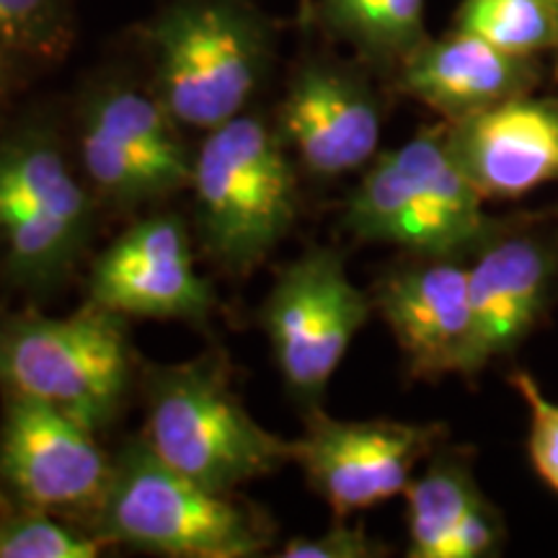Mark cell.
<instances>
[{"mask_svg": "<svg viewBox=\"0 0 558 558\" xmlns=\"http://www.w3.org/2000/svg\"><path fill=\"white\" fill-rule=\"evenodd\" d=\"M190 186L202 246L233 277L262 267L298 220L295 158L279 130L248 111L205 132Z\"/></svg>", "mask_w": 558, "mask_h": 558, "instance_id": "obj_1", "label": "cell"}, {"mask_svg": "<svg viewBox=\"0 0 558 558\" xmlns=\"http://www.w3.org/2000/svg\"><path fill=\"white\" fill-rule=\"evenodd\" d=\"M143 439L173 471L222 494L292 463L290 439L256 422L220 354L150 369Z\"/></svg>", "mask_w": 558, "mask_h": 558, "instance_id": "obj_2", "label": "cell"}, {"mask_svg": "<svg viewBox=\"0 0 558 558\" xmlns=\"http://www.w3.org/2000/svg\"><path fill=\"white\" fill-rule=\"evenodd\" d=\"M153 94L181 128L243 114L271 62L267 21L248 0H173L148 26Z\"/></svg>", "mask_w": 558, "mask_h": 558, "instance_id": "obj_3", "label": "cell"}, {"mask_svg": "<svg viewBox=\"0 0 558 558\" xmlns=\"http://www.w3.org/2000/svg\"><path fill=\"white\" fill-rule=\"evenodd\" d=\"M484 202L452 156L442 122L373 158L349 192L341 226L357 241L458 259L492 230Z\"/></svg>", "mask_w": 558, "mask_h": 558, "instance_id": "obj_4", "label": "cell"}, {"mask_svg": "<svg viewBox=\"0 0 558 558\" xmlns=\"http://www.w3.org/2000/svg\"><path fill=\"white\" fill-rule=\"evenodd\" d=\"M96 533L107 543L169 558H254L271 546L275 527L233 494L173 471L137 437L111 465Z\"/></svg>", "mask_w": 558, "mask_h": 558, "instance_id": "obj_5", "label": "cell"}, {"mask_svg": "<svg viewBox=\"0 0 558 558\" xmlns=\"http://www.w3.org/2000/svg\"><path fill=\"white\" fill-rule=\"evenodd\" d=\"M130 373L124 318L101 305L70 316H0V390L52 403L99 432L120 414Z\"/></svg>", "mask_w": 558, "mask_h": 558, "instance_id": "obj_6", "label": "cell"}, {"mask_svg": "<svg viewBox=\"0 0 558 558\" xmlns=\"http://www.w3.org/2000/svg\"><path fill=\"white\" fill-rule=\"evenodd\" d=\"M94 228V202L58 137L29 124L0 137V246L24 290H52L70 275Z\"/></svg>", "mask_w": 558, "mask_h": 558, "instance_id": "obj_7", "label": "cell"}, {"mask_svg": "<svg viewBox=\"0 0 558 558\" xmlns=\"http://www.w3.org/2000/svg\"><path fill=\"white\" fill-rule=\"evenodd\" d=\"M373 311V298L352 282L339 251L311 248L277 271L264 300L262 329L284 388L303 411L320 407Z\"/></svg>", "mask_w": 558, "mask_h": 558, "instance_id": "obj_8", "label": "cell"}, {"mask_svg": "<svg viewBox=\"0 0 558 558\" xmlns=\"http://www.w3.org/2000/svg\"><path fill=\"white\" fill-rule=\"evenodd\" d=\"M442 422L337 418L324 409L305 411L303 435L290 439L292 463L337 518L365 512L399 497L416 465L442 448Z\"/></svg>", "mask_w": 558, "mask_h": 558, "instance_id": "obj_9", "label": "cell"}, {"mask_svg": "<svg viewBox=\"0 0 558 558\" xmlns=\"http://www.w3.org/2000/svg\"><path fill=\"white\" fill-rule=\"evenodd\" d=\"M114 460L96 429L32 396L3 390L0 481L21 505L54 514L96 518L107 497Z\"/></svg>", "mask_w": 558, "mask_h": 558, "instance_id": "obj_10", "label": "cell"}, {"mask_svg": "<svg viewBox=\"0 0 558 558\" xmlns=\"http://www.w3.org/2000/svg\"><path fill=\"white\" fill-rule=\"evenodd\" d=\"M88 303L122 318L190 320L213 316V284L197 271L190 230L179 215H153L96 256Z\"/></svg>", "mask_w": 558, "mask_h": 558, "instance_id": "obj_11", "label": "cell"}, {"mask_svg": "<svg viewBox=\"0 0 558 558\" xmlns=\"http://www.w3.org/2000/svg\"><path fill=\"white\" fill-rule=\"evenodd\" d=\"M277 130L298 166L331 181L367 169L378 156L383 109L360 70L308 60L292 73Z\"/></svg>", "mask_w": 558, "mask_h": 558, "instance_id": "obj_12", "label": "cell"}, {"mask_svg": "<svg viewBox=\"0 0 558 558\" xmlns=\"http://www.w3.org/2000/svg\"><path fill=\"white\" fill-rule=\"evenodd\" d=\"M369 298L393 333L411 380L476 378L469 267L452 256H418L383 277Z\"/></svg>", "mask_w": 558, "mask_h": 558, "instance_id": "obj_13", "label": "cell"}, {"mask_svg": "<svg viewBox=\"0 0 558 558\" xmlns=\"http://www.w3.org/2000/svg\"><path fill=\"white\" fill-rule=\"evenodd\" d=\"M456 160L484 199H518L558 181V101L514 96L448 122Z\"/></svg>", "mask_w": 558, "mask_h": 558, "instance_id": "obj_14", "label": "cell"}, {"mask_svg": "<svg viewBox=\"0 0 558 558\" xmlns=\"http://www.w3.org/2000/svg\"><path fill=\"white\" fill-rule=\"evenodd\" d=\"M469 267L473 308V375L507 357L535 329L550 303L558 256L535 233H492Z\"/></svg>", "mask_w": 558, "mask_h": 558, "instance_id": "obj_15", "label": "cell"}, {"mask_svg": "<svg viewBox=\"0 0 558 558\" xmlns=\"http://www.w3.org/2000/svg\"><path fill=\"white\" fill-rule=\"evenodd\" d=\"M541 70L535 58H518L476 34L452 29L427 37L396 68V83L445 122L484 111L514 96L533 94Z\"/></svg>", "mask_w": 558, "mask_h": 558, "instance_id": "obj_16", "label": "cell"}, {"mask_svg": "<svg viewBox=\"0 0 558 558\" xmlns=\"http://www.w3.org/2000/svg\"><path fill=\"white\" fill-rule=\"evenodd\" d=\"M177 128L156 94H145L128 83L96 88L81 114V132H90L128 153L158 181L166 197L186 190L192 181L194 156L179 140Z\"/></svg>", "mask_w": 558, "mask_h": 558, "instance_id": "obj_17", "label": "cell"}, {"mask_svg": "<svg viewBox=\"0 0 558 558\" xmlns=\"http://www.w3.org/2000/svg\"><path fill=\"white\" fill-rule=\"evenodd\" d=\"M407 527L411 558H450L452 535L469 509L484 497L471 463L458 452L439 448L422 476L411 478Z\"/></svg>", "mask_w": 558, "mask_h": 558, "instance_id": "obj_18", "label": "cell"}, {"mask_svg": "<svg viewBox=\"0 0 558 558\" xmlns=\"http://www.w3.org/2000/svg\"><path fill=\"white\" fill-rule=\"evenodd\" d=\"M318 19L367 65L393 73L427 39L424 0H320Z\"/></svg>", "mask_w": 558, "mask_h": 558, "instance_id": "obj_19", "label": "cell"}, {"mask_svg": "<svg viewBox=\"0 0 558 558\" xmlns=\"http://www.w3.org/2000/svg\"><path fill=\"white\" fill-rule=\"evenodd\" d=\"M452 29L476 34L518 58L558 52L556 0H463Z\"/></svg>", "mask_w": 558, "mask_h": 558, "instance_id": "obj_20", "label": "cell"}, {"mask_svg": "<svg viewBox=\"0 0 558 558\" xmlns=\"http://www.w3.org/2000/svg\"><path fill=\"white\" fill-rule=\"evenodd\" d=\"M73 37V0H0V58L19 70L62 60Z\"/></svg>", "mask_w": 558, "mask_h": 558, "instance_id": "obj_21", "label": "cell"}, {"mask_svg": "<svg viewBox=\"0 0 558 558\" xmlns=\"http://www.w3.org/2000/svg\"><path fill=\"white\" fill-rule=\"evenodd\" d=\"M104 546L99 533H81L47 509L26 507L0 520V558H96Z\"/></svg>", "mask_w": 558, "mask_h": 558, "instance_id": "obj_22", "label": "cell"}, {"mask_svg": "<svg viewBox=\"0 0 558 558\" xmlns=\"http://www.w3.org/2000/svg\"><path fill=\"white\" fill-rule=\"evenodd\" d=\"M509 383L525 401L530 414L527 450L533 469L558 494V403L550 401L533 375L522 369L509 375Z\"/></svg>", "mask_w": 558, "mask_h": 558, "instance_id": "obj_23", "label": "cell"}, {"mask_svg": "<svg viewBox=\"0 0 558 558\" xmlns=\"http://www.w3.org/2000/svg\"><path fill=\"white\" fill-rule=\"evenodd\" d=\"M388 546L367 533L362 525H347V518L320 535H300L279 550L284 558H378L386 556Z\"/></svg>", "mask_w": 558, "mask_h": 558, "instance_id": "obj_24", "label": "cell"}, {"mask_svg": "<svg viewBox=\"0 0 558 558\" xmlns=\"http://www.w3.org/2000/svg\"><path fill=\"white\" fill-rule=\"evenodd\" d=\"M501 541H505V522H501L499 509L486 497H481L460 520L450 543V558L497 556Z\"/></svg>", "mask_w": 558, "mask_h": 558, "instance_id": "obj_25", "label": "cell"}, {"mask_svg": "<svg viewBox=\"0 0 558 558\" xmlns=\"http://www.w3.org/2000/svg\"><path fill=\"white\" fill-rule=\"evenodd\" d=\"M19 73V68L16 65H11L9 60H3L0 58V96L5 94V90L11 88V83H13V75Z\"/></svg>", "mask_w": 558, "mask_h": 558, "instance_id": "obj_26", "label": "cell"}, {"mask_svg": "<svg viewBox=\"0 0 558 558\" xmlns=\"http://www.w3.org/2000/svg\"><path fill=\"white\" fill-rule=\"evenodd\" d=\"M556 9H558V0H556Z\"/></svg>", "mask_w": 558, "mask_h": 558, "instance_id": "obj_27", "label": "cell"}]
</instances>
